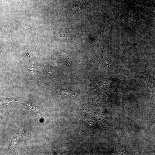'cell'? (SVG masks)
Segmentation results:
<instances>
[{"label": "cell", "mask_w": 155, "mask_h": 155, "mask_svg": "<svg viewBox=\"0 0 155 155\" xmlns=\"http://www.w3.org/2000/svg\"><path fill=\"white\" fill-rule=\"evenodd\" d=\"M135 77L143 80L148 86L152 88H154V79L150 76L144 73L137 74L135 75Z\"/></svg>", "instance_id": "6da1fadb"}, {"label": "cell", "mask_w": 155, "mask_h": 155, "mask_svg": "<svg viewBox=\"0 0 155 155\" xmlns=\"http://www.w3.org/2000/svg\"><path fill=\"white\" fill-rule=\"evenodd\" d=\"M113 81L110 79L101 80L97 84L98 87L100 88H108L113 84Z\"/></svg>", "instance_id": "7a4b0ae2"}, {"label": "cell", "mask_w": 155, "mask_h": 155, "mask_svg": "<svg viewBox=\"0 0 155 155\" xmlns=\"http://www.w3.org/2000/svg\"><path fill=\"white\" fill-rule=\"evenodd\" d=\"M74 92L71 90L63 89L60 91V94L62 96H67L73 95Z\"/></svg>", "instance_id": "3957f363"}]
</instances>
